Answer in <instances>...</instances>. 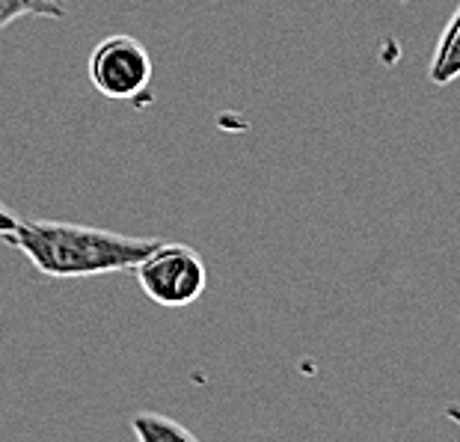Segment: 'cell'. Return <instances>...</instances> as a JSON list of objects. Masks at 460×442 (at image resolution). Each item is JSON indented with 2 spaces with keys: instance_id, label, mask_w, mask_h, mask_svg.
<instances>
[{
  "instance_id": "6",
  "label": "cell",
  "mask_w": 460,
  "mask_h": 442,
  "mask_svg": "<svg viewBox=\"0 0 460 442\" xmlns=\"http://www.w3.org/2000/svg\"><path fill=\"white\" fill-rule=\"evenodd\" d=\"M15 225H18V217H15V214H9L4 205H0V238H9V234L15 232Z\"/></svg>"
},
{
  "instance_id": "2",
  "label": "cell",
  "mask_w": 460,
  "mask_h": 442,
  "mask_svg": "<svg viewBox=\"0 0 460 442\" xmlns=\"http://www.w3.org/2000/svg\"><path fill=\"white\" fill-rule=\"evenodd\" d=\"M137 282L152 303L164 309H184L197 303L208 285L202 255L188 243L161 241L146 259L134 268Z\"/></svg>"
},
{
  "instance_id": "7",
  "label": "cell",
  "mask_w": 460,
  "mask_h": 442,
  "mask_svg": "<svg viewBox=\"0 0 460 442\" xmlns=\"http://www.w3.org/2000/svg\"><path fill=\"white\" fill-rule=\"evenodd\" d=\"M42 4H48V6H54V9H60V13H68L66 0H42Z\"/></svg>"
},
{
  "instance_id": "5",
  "label": "cell",
  "mask_w": 460,
  "mask_h": 442,
  "mask_svg": "<svg viewBox=\"0 0 460 442\" xmlns=\"http://www.w3.org/2000/svg\"><path fill=\"white\" fill-rule=\"evenodd\" d=\"M66 18L60 9L42 4V0H0V33L6 31L9 24H15L18 18Z\"/></svg>"
},
{
  "instance_id": "1",
  "label": "cell",
  "mask_w": 460,
  "mask_h": 442,
  "mask_svg": "<svg viewBox=\"0 0 460 442\" xmlns=\"http://www.w3.org/2000/svg\"><path fill=\"white\" fill-rule=\"evenodd\" d=\"M6 241L51 279H86L134 270L161 243V238H137L60 220H18Z\"/></svg>"
},
{
  "instance_id": "4",
  "label": "cell",
  "mask_w": 460,
  "mask_h": 442,
  "mask_svg": "<svg viewBox=\"0 0 460 442\" xmlns=\"http://www.w3.org/2000/svg\"><path fill=\"white\" fill-rule=\"evenodd\" d=\"M131 430L140 442H193V430L179 425L170 416H161V412H137L131 419Z\"/></svg>"
},
{
  "instance_id": "3",
  "label": "cell",
  "mask_w": 460,
  "mask_h": 442,
  "mask_svg": "<svg viewBox=\"0 0 460 442\" xmlns=\"http://www.w3.org/2000/svg\"><path fill=\"white\" fill-rule=\"evenodd\" d=\"M93 90L111 102H140L152 98V57L134 36H107L93 48L86 60Z\"/></svg>"
}]
</instances>
